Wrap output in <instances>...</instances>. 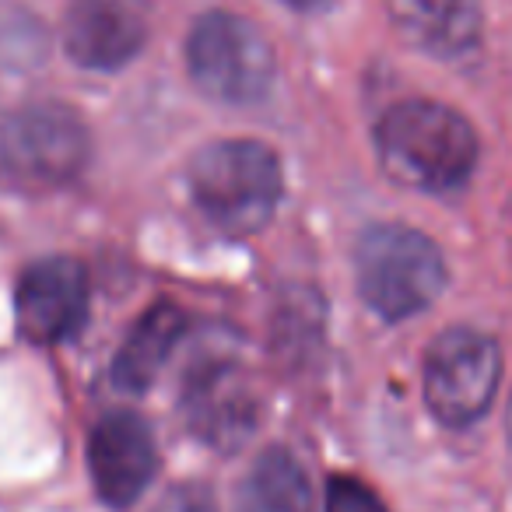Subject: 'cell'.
I'll use <instances>...</instances> for the list:
<instances>
[{"mask_svg": "<svg viewBox=\"0 0 512 512\" xmlns=\"http://www.w3.org/2000/svg\"><path fill=\"white\" fill-rule=\"evenodd\" d=\"M502 383V351L474 327H449L428 344L421 362L425 404L442 425L467 428L488 414Z\"/></svg>", "mask_w": 512, "mask_h": 512, "instance_id": "obj_6", "label": "cell"}, {"mask_svg": "<svg viewBox=\"0 0 512 512\" xmlns=\"http://www.w3.org/2000/svg\"><path fill=\"white\" fill-rule=\"evenodd\" d=\"M183 407L193 432L218 449L242 446L256 428V393L225 330L193 348L183 369Z\"/></svg>", "mask_w": 512, "mask_h": 512, "instance_id": "obj_7", "label": "cell"}, {"mask_svg": "<svg viewBox=\"0 0 512 512\" xmlns=\"http://www.w3.org/2000/svg\"><path fill=\"white\" fill-rule=\"evenodd\" d=\"M88 467L102 502L127 509L144 495L158 470V446L151 425L134 411H113L92 428Z\"/></svg>", "mask_w": 512, "mask_h": 512, "instance_id": "obj_10", "label": "cell"}, {"mask_svg": "<svg viewBox=\"0 0 512 512\" xmlns=\"http://www.w3.org/2000/svg\"><path fill=\"white\" fill-rule=\"evenodd\" d=\"M285 8H292V11H302V15H313V11H323V8H330L334 0H281Z\"/></svg>", "mask_w": 512, "mask_h": 512, "instance_id": "obj_16", "label": "cell"}, {"mask_svg": "<svg viewBox=\"0 0 512 512\" xmlns=\"http://www.w3.org/2000/svg\"><path fill=\"white\" fill-rule=\"evenodd\" d=\"M148 0H67L64 50L88 71H120L148 43Z\"/></svg>", "mask_w": 512, "mask_h": 512, "instance_id": "obj_8", "label": "cell"}, {"mask_svg": "<svg viewBox=\"0 0 512 512\" xmlns=\"http://www.w3.org/2000/svg\"><path fill=\"white\" fill-rule=\"evenodd\" d=\"M397 32L439 60H460L481 43V0H390Z\"/></svg>", "mask_w": 512, "mask_h": 512, "instance_id": "obj_11", "label": "cell"}, {"mask_svg": "<svg viewBox=\"0 0 512 512\" xmlns=\"http://www.w3.org/2000/svg\"><path fill=\"white\" fill-rule=\"evenodd\" d=\"M88 151V130L71 106L29 102L0 116V176L18 190H60L85 169Z\"/></svg>", "mask_w": 512, "mask_h": 512, "instance_id": "obj_4", "label": "cell"}, {"mask_svg": "<svg viewBox=\"0 0 512 512\" xmlns=\"http://www.w3.org/2000/svg\"><path fill=\"white\" fill-rule=\"evenodd\" d=\"M190 78L207 99L225 106H253L274 85V50L249 18L232 11H207L186 43Z\"/></svg>", "mask_w": 512, "mask_h": 512, "instance_id": "obj_5", "label": "cell"}, {"mask_svg": "<svg viewBox=\"0 0 512 512\" xmlns=\"http://www.w3.org/2000/svg\"><path fill=\"white\" fill-rule=\"evenodd\" d=\"M186 334V316L183 309L158 302L151 306L141 320L134 323V330L127 334L123 348L113 358V383L127 393L148 390L158 379V372L165 369L169 355L176 351V344Z\"/></svg>", "mask_w": 512, "mask_h": 512, "instance_id": "obj_12", "label": "cell"}, {"mask_svg": "<svg viewBox=\"0 0 512 512\" xmlns=\"http://www.w3.org/2000/svg\"><path fill=\"white\" fill-rule=\"evenodd\" d=\"M239 512H313V488L288 449L256 456L239 488Z\"/></svg>", "mask_w": 512, "mask_h": 512, "instance_id": "obj_13", "label": "cell"}, {"mask_svg": "<svg viewBox=\"0 0 512 512\" xmlns=\"http://www.w3.org/2000/svg\"><path fill=\"white\" fill-rule=\"evenodd\" d=\"M18 330L32 344H60L88 320V274L71 256L39 260L18 281Z\"/></svg>", "mask_w": 512, "mask_h": 512, "instance_id": "obj_9", "label": "cell"}, {"mask_svg": "<svg viewBox=\"0 0 512 512\" xmlns=\"http://www.w3.org/2000/svg\"><path fill=\"white\" fill-rule=\"evenodd\" d=\"M155 512H218V498L207 484L186 481L176 484L172 491H165L162 502L155 505Z\"/></svg>", "mask_w": 512, "mask_h": 512, "instance_id": "obj_15", "label": "cell"}, {"mask_svg": "<svg viewBox=\"0 0 512 512\" xmlns=\"http://www.w3.org/2000/svg\"><path fill=\"white\" fill-rule=\"evenodd\" d=\"M358 295L383 320H411L446 292V260L425 232L407 225H376L355 249Z\"/></svg>", "mask_w": 512, "mask_h": 512, "instance_id": "obj_3", "label": "cell"}, {"mask_svg": "<svg viewBox=\"0 0 512 512\" xmlns=\"http://www.w3.org/2000/svg\"><path fill=\"white\" fill-rule=\"evenodd\" d=\"M505 432H509V442H512V397H509V418H505Z\"/></svg>", "mask_w": 512, "mask_h": 512, "instance_id": "obj_17", "label": "cell"}, {"mask_svg": "<svg viewBox=\"0 0 512 512\" xmlns=\"http://www.w3.org/2000/svg\"><path fill=\"white\" fill-rule=\"evenodd\" d=\"M327 512H390L386 502L355 477H334L327 488Z\"/></svg>", "mask_w": 512, "mask_h": 512, "instance_id": "obj_14", "label": "cell"}, {"mask_svg": "<svg viewBox=\"0 0 512 512\" xmlns=\"http://www.w3.org/2000/svg\"><path fill=\"white\" fill-rule=\"evenodd\" d=\"M376 151L400 186L449 193L470 179L481 144L463 113L435 99L397 102L376 123Z\"/></svg>", "mask_w": 512, "mask_h": 512, "instance_id": "obj_1", "label": "cell"}, {"mask_svg": "<svg viewBox=\"0 0 512 512\" xmlns=\"http://www.w3.org/2000/svg\"><path fill=\"white\" fill-rule=\"evenodd\" d=\"M190 193L211 225L232 235L256 232L285 193L281 158L260 141H214L193 158Z\"/></svg>", "mask_w": 512, "mask_h": 512, "instance_id": "obj_2", "label": "cell"}]
</instances>
